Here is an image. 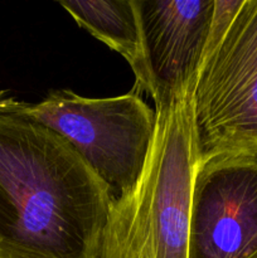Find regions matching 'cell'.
Returning a JSON list of instances; mask_svg holds the SVG:
<instances>
[{"instance_id": "6da1fadb", "label": "cell", "mask_w": 257, "mask_h": 258, "mask_svg": "<svg viewBox=\"0 0 257 258\" xmlns=\"http://www.w3.org/2000/svg\"><path fill=\"white\" fill-rule=\"evenodd\" d=\"M20 103L0 107V258H102L115 196Z\"/></svg>"}, {"instance_id": "7a4b0ae2", "label": "cell", "mask_w": 257, "mask_h": 258, "mask_svg": "<svg viewBox=\"0 0 257 258\" xmlns=\"http://www.w3.org/2000/svg\"><path fill=\"white\" fill-rule=\"evenodd\" d=\"M194 80L159 92L153 101L156 123L148 158L133 188L113 199L102 258H188L191 197L201 165Z\"/></svg>"}, {"instance_id": "3957f363", "label": "cell", "mask_w": 257, "mask_h": 258, "mask_svg": "<svg viewBox=\"0 0 257 258\" xmlns=\"http://www.w3.org/2000/svg\"><path fill=\"white\" fill-rule=\"evenodd\" d=\"M191 108L201 164L257 158V0H214Z\"/></svg>"}, {"instance_id": "277c9868", "label": "cell", "mask_w": 257, "mask_h": 258, "mask_svg": "<svg viewBox=\"0 0 257 258\" xmlns=\"http://www.w3.org/2000/svg\"><path fill=\"white\" fill-rule=\"evenodd\" d=\"M20 110L66 139L115 197L133 188L140 176L156 113L134 88L103 98L54 90L34 105L22 102Z\"/></svg>"}, {"instance_id": "5b68a950", "label": "cell", "mask_w": 257, "mask_h": 258, "mask_svg": "<svg viewBox=\"0 0 257 258\" xmlns=\"http://www.w3.org/2000/svg\"><path fill=\"white\" fill-rule=\"evenodd\" d=\"M188 258H257V158L224 156L199 165Z\"/></svg>"}, {"instance_id": "8992f818", "label": "cell", "mask_w": 257, "mask_h": 258, "mask_svg": "<svg viewBox=\"0 0 257 258\" xmlns=\"http://www.w3.org/2000/svg\"><path fill=\"white\" fill-rule=\"evenodd\" d=\"M139 7L156 95L188 85L211 35L214 0H139Z\"/></svg>"}, {"instance_id": "52a82bcc", "label": "cell", "mask_w": 257, "mask_h": 258, "mask_svg": "<svg viewBox=\"0 0 257 258\" xmlns=\"http://www.w3.org/2000/svg\"><path fill=\"white\" fill-rule=\"evenodd\" d=\"M60 7L81 28L122 55L135 76L134 90L156 97L144 44L139 0H78Z\"/></svg>"}, {"instance_id": "ba28073f", "label": "cell", "mask_w": 257, "mask_h": 258, "mask_svg": "<svg viewBox=\"0 0 257 258\" xmlns=\"http://www.w3.org/2000/svg\"><path fill=\"white\" fill-rule=\"evenodd\" d=\"M0 96H2V95H0ZM5 100H7V98H2V97H0V107H2V106L4 105Z\"/></svg>"}]
</instances>
